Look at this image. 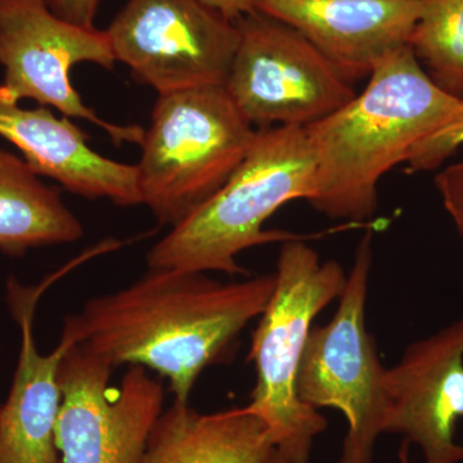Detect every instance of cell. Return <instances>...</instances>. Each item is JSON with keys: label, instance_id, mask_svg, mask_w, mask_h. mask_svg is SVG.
Wrapping results in <instances>:
<instances>
[{"label": "cell", "instance_id": "obj_1", "mask_svg": "<svg viewBox=\"0 0 463 463\" xmlns=\"http://www.w3.org/2000/svg\"><path fill=\"white\" fill-rule=\"evenodd\" d=\"M276 281V273L224 283L205 272L149 269L128 288L90 298L65 323L112 367L155 371L169 381L174 401L188 403L200 374L264 312Z\"/></svg>", "mask_w": 463, "mask_h": 463}, {"label": "cell", "instance_id": "obj_2", "mask_svg": "<svg viewBox=\"0 0 463 463\" xmlns=\"http://www.w3.org/2000/svg\"><path fill=\"white\" fill-rule=\"evenodd\" d=\"M462 103L432 81L411 45L392 52L374 67L361 94L304 127L316 157L310 205L353 223L371 218L379 206L381 178L407 163L413 148L446 125Z\"/></svg>", "mask_w": 463, "mask_h": 463}, {"label": "cell", "instance_id": "obj_3", "mask_svg": "<svg viewBox=\"0 0 463 463\" xmlns=\"http://www.w3.org/2000/svg\"><path fill=\"white\" fill-rule=\"evenodd\" d=\"M315 191L316 157L306 128L258 129L223 187L149 250L148 268L246 276L237 261L241 252L301 239L263 225L289 201L312 200Z\"/></svg>", "mask_w": 463, "mask_h": 463}, {"label": "cell", "instance_id": "obj_4", "mask_svg": "<svg viewBox=\"0 0 463 463\" xmlns=\"http://www.w3.org/2000/svg\"><path fill=\"white\" fill-rule=\"evenodd\" d=\"M276 288L252 334L249 361L257 383L249 412L269 429L279 459L309 463L316 438L327 429L318 410L301 401L298 373L313 321L340 298L347 276L337 261H321L303 240L283 242Z\"/></svg>", "mask_w": 463, "mask_h": 463}, {"label": "cell", "instance_id": "obj_5", "mask_svg": "<svg viewBox=\"0 0 463 463\" xmlns=\"http://www.w3.org/2000/svg\"><path fill=\"white\" fill-rule=\"evenodd\" d=\"M257 133L224 85L158 94L137 164L142 205L161 224H181L223 187Z\"/></svg>", "mask_w": 463, "mask_h": 463}, {"label": "cell", "instance_id": "obj_6", "mask_svg": "<svg viewBox=\"0 0 463 463\" xmlns=\"http://www.w3.org/2000/svg\"><path fill=\"white\" fill-rule=\"evenodd\" d=\"M373 233L359 242L339 307L330 322L312 327L298 373V394L319 410L334 408L347 422L340 463H373L388 412L386 368L365 327L373 269Z\"/></svg>", "mask_w": 463, "mask_h": 463}, {"label": "cell", "instance_id": "obj_7", "mask_svg": "<svg viewBox=\"0 0 463 463\" xmlns=\"http://www.w3.org/2000/svg\"><path fill=\"white\" fill-rule=\"evenodd\" d=\"M234 23L240 44L224 87L252 127H307L356 96L353 81L295 27L257 9Z\"/></svg>", "mask_w": 463, "mask_h": 463}, {"label": "cell", "instance_id": "obj_8", "mask_svg": "<svg viewBox=\"0 0 463 463\" xmlns=\"http://www.w3.org/2000/svg\"><path fill=\"white\" fill-rule=\"evenodd\" d=\"M114 70L118 62L108 32L72 25L57 17L45 0H0V65L5 79L0 102L18 105L30 99L69 118H84L111 137L116 145H141L139 125H118L99 118L72 87L78 63Z\"/></svg>", "mask_w": 463, "mask_h": 463}, {"label": "cell", "instance_id": "obj_9", "mask_svg": "<svg viewBox=\"0 0 463 463\" xmlns=\"http://www.w3.org/2000/svg\"><path fill=\"white\" fill-rule=\"evenodd\" d=\"M114 367L81 343L60 365L56 446L61 463H143L163 413L164 389L147 370L130 365L118 388Z\"/></svg>", "mask_w": 463, "mask_h": 463}, {"label": "cell", "instance_id": "obj_10", "mask_svg": "<svg viewBox=\"0 0 463 463\" xmlns=\"http://www.w3.org/2000/svg\"><path fill=\"white\" fill-rule=\"evenodd\" d=\"M106 32L116 61L158 94L224 85L240 44L236 23L203 0H128Z\"/></svg>", "mask_w": 463, "mask_h": 463}, {"label": "cell", "instance_id": "obj_11", "mask_svg": "<svg viewBox=\"0 0 463 463\" xmlns=\"http://www.w3.org/2000/svg\"><path fill=\"white\" fill-rule=\"evenodd\" d=\"M383 432L421 449L425 463H461L456 425L463 417V318L407 346L383 377Z\"/></svg>", "mask_w": 463, "mask_h": 463}, {"label": "cell", "instance_id": "obj_12", "mask_svg": "<svg viewBox=\"0 0 463 463\" xmlns=\"http://www.w3.org/2000/svg\"><path fill=\"white\" fill-rule=\"evenodd\" d=\"M67 268L39 286L8 281V304L21 332L20 356L5 403L0 407V463H61L56 423L61 405L58 373L67 350L78 343L75 332L63 325L56 349L42 354L33 336V316L43 292Z\"/></svg>", "mask_w": 463, "mask_h": 463}, {"label": "cell", "instance_id": "obj_13", "mask_svg": "<svg viewBox=\"0 0 463 463\" xmlns=\"http://www.w3.org/2000/svg\"><path fill=\"white\" fill-rule=\"evenodd\" d=\"M316 45L350 81L373 74L388 54L410 45L426 0H254Z\"/></svg>", "mask_w": 463, "mask_h": 463}, {"label": "cell", "instance_id": "obj_14", "mask_svg": "<svg viewBox=\"0 0 463 463\" xmlns=\"http://www.w3.org/2000/svg\"><path fill=\"white\" fill-rule=\"evenodd\" d=\"M0 136L24 154L38 175L60 182L88 199H109L118 206L142 205L137 165L97 154L88 136L67 118L44 108L27 109L0 102Z\"/></svg>", "mask_w": 463, "mask_h": 463}, {"label": "cell", "instance_id": "obj_15", "mask_svg": "<svg viewBox=\"0 0 463 463\" xmlns=\"http://www.w3.org/2000/svg\"><path fill=\"white\" fill-rule=\"evenodd\" d=\"M269 429L245 407L200 413L174 401L160 414L143 463H279Z\"/></svg>", "mask_w": 463, "mask_h": 463}, {"label": "cell", "instance_id": "obj_16", "mask_svg": "<svg viewBox=\"0 0 463 463\" xmlns=\"http://www.w3.org/2000/svg\"><path fill=\"white\" fill-rule=\"evenodd\" d=\"M83 234V225L57 192L25 160L0 148V251L23 255L75 242Z\"/></svg>", "mask_w": 463, "mask_h": 463}, {"label": "cell", "instance_id": "obj_17", "mask_svg": "<svg viewBox=\"0 0 463 463\" xmlns=\"http://www.w3.org/2000/svg\"><path fill=\"white\" fill-rule=\"evenodd\" d=\"M410 45L432 81L463 99V0H426Z\"/></svg>", "mask_w": 463, "mask_h": 463}, {"label": "cell", "instance_id": "obj_18", "mask_svg": "<svg viewBox=\"0 0 463 463\" xmlns=\"http://www.w3.org/2000/svg\"><path fill=\"white\" fill-rule=\"evenodd\" d=\"M463 146V103L446 125L420 142L408 157L411 172L439 169Z\"/></svg>", "mask_w": 463, "mask_h": 463}, {"label": "cell", "instance_id": "obj_19", "mask_svg": "<svg viewBox=\"0 0 463 463\" xmlns=\"http://www.w3.org/2000/svg\"><path fill=\"white\" fill-rule=\"evenodd\" d=\"M434 182L443 205L463 240V161L444 167Z\"/></svg>", "mask_w": 463, "mask_h": 463}, {"label": "cell", "instance_id": "obj_20", "mask_svg": "<svg viewBox=\"0 0 463 463\" xmlns=\"http://www.w3.org/2000/svg\"><path fill=\"white\" fill-rule=\"evenodd\" d=\"M100 0H45L48 8L72 25L93 29Z\"/></svg>", "mask_w": 463, "mask_h": 463}, {"label": "cell", "instance_id": "obj_21", "mask_svg": "<svg viewBox=\"0 0 463 463\" xmlns=\"http://www.w3.org/2000/svg\"><path fill=\"white\" fill-rule=\"evenodd\" d=\"M203 2L219 9L224 16L232 21L239 20L255 11L254 0H203Z\"/></svg>", "mask_w": 463, "mask_h": 463}, {"label": "cell", "instance_id": "obj_22", "mask_svg": "<svg viewBox=\"0 0 463 463\" xmlns=\"http://www.w3.org/2000/svg\"><path fill=\"white\" fill-rule=\"evenodd\" d=\"M398 458H399V463H411L410 443H408V441L404 440L403 444H402V447L399 448ZM279 463H285V462L279 461Z\"/></svg>", "mask_w": 463, "mask_h": 463}]
</instances>
